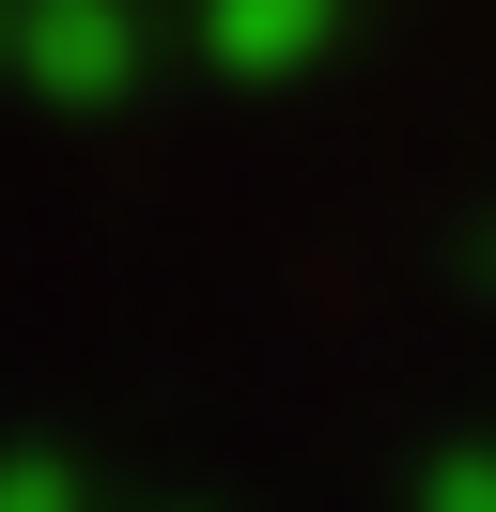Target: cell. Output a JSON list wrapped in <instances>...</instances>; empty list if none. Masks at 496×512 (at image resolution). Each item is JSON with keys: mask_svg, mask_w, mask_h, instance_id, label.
<instances>
[{"mask_svg": "<svg viewBox=\"0 0 496 512\" xmlns=\"http://www.w3.org/2000/svg\"><path fill=\"white\" fill-rule=\"evenodd\" d=\"M0 47H16V0H0Z\"/></svg>", "mask_w": 496, "mask_h": 512, "instance_id": "5", "label": "cell"}, {"mask_svg": "<svg viewBox=\"0 0 496 512\" xmlns=\"http://www.w3.org/2000/svg\"><path fill=\"white\" fill-rule=\"evenodd\" d=\"M0 63H31L47 94H124L140 78V16L124 0H16V47Z\"/></svg>", "mask_w": 496, "mask_h": 512, "instance_id": "1", "label": "cell"}, {"mask_svg": "<svg viewBox=\"0 0 496 512\" xmlns=\"http://www.w3.org/2000/svg\"><path fill=\"white\" fill-rule=\"evenodd\" d=\"M434 512H496V481H481V466H465V481H434Z\"/></svg>", "mask_w": 496, "mask_h": 512, "instance_id": "4", "label": "cell"}, {"mask_svg": "<svg viewBox=\"0 0 496 512\" xmlns=\"http://www.w3.org/2000/svg\"><path fill=\"white\" fill-rule=\"evenodd\" d=\"M186 47L217 78H295L326 47V0H186Z\"/></svg>", "mask_w": 496, "mask_h": 512, "instance_id": "2", "label": "cell"}, {"mask_svg": "<svg viewBox=\"0 0 496 512\" xmlns=\"http://www.w3.org/2000/svg\"><path fill=\"white\" fill-rule=\"evenodd\" d=\"M0 512H93L78 466H47V450H0Z\"/></svg>", "mask_w": 496, "mask_h": 512, "instance_id": "3", "label": "cell"}]
</instances>
